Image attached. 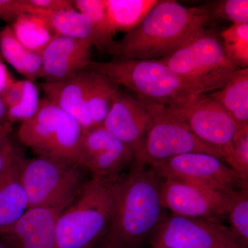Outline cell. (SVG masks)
<instances>
[{
	"instance_id": "14",
	"label": "cell",
	"mask_w": 248,
	"mask_h": 248,
	"mask_svg": "<svg viewBox=\"0 0 248 248\" xmlns=\"http://www.w3.org/2000/svg\"><path fill=\"white\" fill-rule=\"evenodd\" d=\"M151 122L152 116L143 103L120 91L102 125L130 148L135 161L143 163L145 143Z\"/></svg>"
},
{
	"instance_id": "20",
	"label": "cell",
	"mask_w": 248,
	"mask_h": 248,
	"mask_svg": "<svg viewBox=\"0 0 248 248\" xmlns=\"http://www.w3.org/2000/svg\"><path fill=\"white\" fill-rule=\"evenodd\" d=\"M20 169L21 166L0 183V236L7 232L29 209Z\"/></svg>"
},
{
	"instance_id": "8",
	"label": "cell",
	"mask_w": 248,
	"mask_h": 248,
	"mask_svg": "<svg viewBox=\"0 0 248 248\" xmlns=\"http://www.w3.org/2000/svg\"><path fill=\"white\" fill-rule=\"evenodd\" d=\"M141 102L152 116L143 151V164L152 166L178 155L194 153L214 155L223 160L219 151L197 138L166 107Z\"/></svg>"
},
{
	"instance_id": "7",
	"label": "cell",
	"mask_w": 248,
	"mask_h": 248,
	"mask_svg": "<svg viewBox=\"0 0 248 248\" xmlns=\"http://www.w3.org/2000/svg\"><path fill=\"white\" fill-rule=\"evenodd\" d=\"M84 169L79 165L53 158L23 160L20 180L29 208H66L86 182Z\"/></svg>"
},
{
	"instance_id": "6",
	"label": "cell",
	"mask_w": 248,
	"mask_h": 248,
	"mask_svg": "<svg viewBox=\"0 0 248 248\" xmlns=\"http://www.w3.org/2000/svg\"><path fill=\"white\" fill-rule=\"evenodd\" d=\"M83 133L84 129L73 117L44 98L35 115L21 123L17 135L37 156L81 166L79 147Z\"/></svg>"
},
{
	"instance_id": "21",
	"label": "cell",
	"mask_w": 248,
	"mask_h": 248,
	"mask_svg": "<svg viewBox=\"0 0 248 248\" xmlns=\"http://www.w3.org/2000/svg\"><path fill=\"white\" fill-rule=\"evenodd\" d=\"M159 0H105L107 14L114 34L135 29Z\"/></svg>"
},
{
	"instance_id": "22",
	"label": "cell",
	"mask_w": 248,
	"mask_h": 248,
	"mask_svg": "<svg viewBox=\"0 0 248 248\" xmlns=\"http://www.w3.org/2000/svg\"><path fill=\"white\" fill-rule=\"evenodd\" d=\"M92 72L86 106L93 126L96 127L104 123L120 91V85L104 75Z\"/></svg>"
},
{
	"instance_id": "27",
	"label": "cell",
	"mask_w": 248,
	"mask_h": 248,
	"mask_svg": "<svg viewBox=\"0 0 248 248\" xmlns=\"http://www.w3.org/2000/svg\"><path fill=\"white\" fill-rule=\"evenodd\" d=\"M227 58L241 69L248 66V24H232L219 33Z\"/></svg>"
},
{
	"instance_id": "2",
	"label": "cell",
	"mask_w": 248,
	"mask_h": 248,
	"mask_svg": "<svg viewBox=\"0 0 248 248\" xmlns=\"http://www.w3.org/2000/svg\"><path fill=\"white\" fill-rule=\"evenodd\" d=\"M210 20L205 4L189 7L174 0H159L138 27L115 41L112 55L158 61L192 42Z\"/></svg>"
},
{
	"instance_id": "9",
	"label": "cell",
	"mask_w": 248,
	"mask_h": 248,
	"mask_svg": "<svg viewBox=\"0 0 248 248\" xmlns=\"http://www.w3.org/2000/svg\"><path fill=\"white\" fill-rule=\"evenodd\" d=\"M159 179H178L226 192L248 188V180L223 159L205 153L178 155L149 166Z\"/></svg>"
},
{
	"instance_id": "36",
	"label": "cell",
	"mask_w": 248,
	"mask_h": 248,
	"mask_svg": "<svg viewBox=\"0 0 248 248\" xmlns=\"http://www.w3.org/2000/svg\"><path fill=\"white\" fill-rule=\"evenodd\" d=\"M7 122V109L0 96V124Z\"/></svg>"
},
{
	"instance_id": "17",
	"label": "cell",
	"mask_w": 248,
	"mask_h": 248,
	"mask_svg": "<svg viewBox=\"0 0 248 248\" xmlns=\"http://www.w3.org/2000/svg\"><path fill=\"white\" fill-rule=\"evenodd\" d=\"M92 73L86 69L68 79L42 84L46 98L73 117L84 130L94 128L86 106Z\"/></svg>"
},
{
	"instance_id": "16",
	"label": "cell",
	"mask_w": 248,
	"mask_h": 248,
	"mask_svg": "<svg viewBox=\"0 0 248 248\" xmlns=\"http://www.w3.org/2000/svg\"><path fill=\"white\" fill-rule=\"evenodd\" d=\"M63 208H29L7 232L6 248H57L56 227Z\"/></svg>"
},
{
	"instance_id": "37",
	"label": "cell",
	"mask_w": 248,
	"mask_h": 248,
	"mask_svg": "<svg viewBox=\"0 0 248 248\" xmlns=\"http://www.w3.org/2000/svg\"><path fill=\"white\" fill-rule=\"evenodd\" d=\"M0 248H6L4 247V245L1 244V242H0Z\"/></svg>"
},
{
	"instance_id": "32",
	"label": "cell",
	"mask_w": 248,
	"mask_h": 248,
	"mask_svg": "<svg viewBox=\"0 0 248 248\" xmlns=\"http://www.w3.org/2000/svg\"><path fill=\"white\" fill-rule=\"evenodd\" d=\"M24 159L22 153L13 143L0 151V183L20 167Z\"/></svg>"
},
{
	"instance_id": "29",
	"label": "cell",
	"mask_w": 248,
	"mask_h": 248,
	"mask_svg": "<svg viewBox=\"0 0 248 248\" xmlns=\"http://www.w3.org/2000/svg\"><path fill=\"white\" fill-rule=\"evenodd\" d=\"M205 6L211 19H226L233 24H248V0H220Z\"/></svg>"
},
{
	"instance_id": "15",
	"label": "cell",
	"mask_w": 248,
	"mask_h": 248,
	"mask_svg": "<svg viewBox=\"0 0 248 248\" xmlns=\"http://www.w3.org/2000/svg\"><path fill=\"white\" fill-rule=\"evenodd\" d=\"M93 45L87 40L55 35L42 53L46 82H56L76 76L88 68Z\"/></svg>"
},
{
	"instance_id": "24",
	"label": "cell",
	"mask_w": 248,
	"mask_h": 248,
	"mask_svg": "<svg viewBox=\"0 0 248 248\" xmlns=\"http://www.w3.org/2000/svg\"><path fill=\"white\" fill-rule=\"evenodd\" d=\"M75 9L85 15L94 30L93 46L112 55L115 41L108 16L105 0H73Z\"/></svg>"
},
{
	"instance_id": "3",
	"label": "cell",
	"mask_w": 248,
	"mask_h": 248,
	"mask_svg": "<svg viewBox=\"0 0 248 248\" xmlns=\"http://www.w3.org/2000/svg\"><path fill=\"white\" fill-rule=\"evenodd\" d=\"M86 69L104 75L125 86L140 100L169 109L185 107L202 94L159 60L92 61Z\"/></svg>"
},
{
	"instance_id": "33",
	"label": "cell",
	"mask_w": 248,
	"mask_h": 248,
	"mask_svg": "<svg viewBox=\"0 0 248 248\" xmlns=\"http://www.w3.org/2000/svg\"><path fill=\"white\" fill-rule=\"evenodd\" d=\"M29 2L46 13L75 9L73 0H29Z\"/></svg>"
},
{
	"instance_id": "26",
	"label": "cell",
	"mask_w": 248,
	"mask_h": 248,
	"mask_svg": "<svg viewBox=\"0 0 248 248\" xmlns=\"http://www.w3.org/2000/svg\"><path fill=\"white\" fill-rule=\"evenodd\" d=\"M227 217L230 231L240 248L248 246V190L239 189L228 192Z\"/></svg>"
},
{
	"instance_id": "4",
	"label": "cell",
	"mask_w": 248,
	"mask_h": 248,
	"mask_svg": "<svg viewBox=\"0 0 248 248\" xmlns=\"http://www.w3.org/2000/svg\"><path fill=\"white\" fill-rule=\"evenodd\" d=\"M112 184L92 177L59 216L57 248H94L107 231L112 210Z\"/></svg>"
},
{
	"instance_id": "30",
	"label": "cell",
	"mask_w": 248,
	"mask_h": 248,
	"mask_svg": "<svg viewBox=\"0 0 248 248\" xmlns=\"http://www.w3.org/2000/svg\"><path fill=\"white\" fill-rule=\"evenodd\" d=\"M226 163L246 180L248 177V130L237 133Z\"/></svg>"
},
{
	"instance_id": "12",
	"label": "cell",
	"mask_w": 248,
	"mask_h": 248,
	"mask_svg": "<svg viewBox=\"0 0 248 248\" xmlns=\"http://www.w3.org/2000/svg\"><path fill=\"white\" fill-rule=\"evenodd\" d=\"M162 180L159 183L161 204L173 215L203 218L217 223H221L227 217L230 191L220 192L178 179Z\"/></svg>"
},
{
	"instance_id": "19",
	"label": "cell",
	"mask_w": 248,
	"mask_h": 248,
	"mask_svg": "<svg viewBox=\"0 0 248 248\" xmlns=\"http://www.w3.org/2000/svg\"><path fill=\"white\" fill-rule=\"evenodd\" d=\"M0 56L27 80L34 82L43 76L42 55L24 47L11 26L0 32Z\"/></svg>"
},
{
	"instance_id": "23",
	"label": "cell",
	"mask_w": 248,
	"mask_h": 248,
	"mask_svg": "<svg viewBox=\"0 0 248 248\" xmlns=\"http://www.w3.org/2000/svg\"><path fill=\"white\" fill-rule=\"evenodd\" d=\"M45 14H23L10 25L24 47L41 55L55 35Z\"/></svg>"
},
{
	"instance_id": "25",
	"label": "cell",
	"mask_w": 248,
	"mask_h": 248,
	"mask_svg": "<svg viewBox=\"0 0 248 248\" xmlns=\"http://www.w3.org/2000/svg\"><path fill=\"white\" fill-rule=\"evenodd\" d=\"M44 16L55 35L87 40L93 45L94 30L92 23L76 9L46 13Z\"/></svg>"
},
{
	"instance_id": "1",
	"label": "cell",
	"mask_w": 248,
	"mask_h": 248,
	"mask_svg": "<svg viewBox=\"0 0 248 248\" xmlns=\"http://www.w3.org/2000/svg\"><path fill=\"white\" fill-rule=\"evenodd\" d=\"M159 179L151 167L134 161L112 183V205L107 231L94 248H141L163 219Z\"/></svg>"
},
{
	"instance_id": "38",
	"label": "cell",
	"mask_w": 248,
	"mask_h": 248,
	"mask_svg": "<svg viewBox=\"0 0 248 248\" xmlns=\"http://www.w3.org/2000/svg\"><path fill=\"white\" fill-rule=\"evenodd\" d=\"M153 248H166V247H155Z\"/></svg>"
},
{
	"instance_id": "11",
	"label": "cell",
	"mask_w": 248,
	"mask_h": 248,
	"mask_svg": "<svg viewBox=\"0 0 248 248\" xmlns=\"http://www.w3.org/2000/svg\"><path fill=\"white\" fill-rule=\"evenodd\" d=\"M166 109L202 141L219 151L226 162L232 151L237 130L216 99L210 94H201L182 108Z\"/></svg>"
},
{
	"instance_id": "5",
	"label": "cell",
	"mask_w": 248,
	"mask_h": 248,
	"mask_svg": "<svg viewBox=\"0 0 248 248\" xmlns=\"http://www.w3.org/2000/svg\"><path fill=\"white\" fill-rule=\"evenodd\" d=\"M159 61L202 94L223 89L241 69L227 58L219 35L209 29Z\"/></svg>"
},
{
	"instance_id": "34",
	"label": "cell",
	"mask_w": 248,
	"mask_h": 248,
	"mask_svg": "<svg viewBox=\"0 0 248 248\" xmlns=\"http://www.w3.org/2000/svg\"><path fill=\"white\" fill-rule=\"evenodd\" d=\"M15 81L0 56V94Z\"/></svg>"
},
{
	"instance_id": "10",
	"label": "cell",
	"mask_w": 248,
	"mask_h": 248,
	"mask_svg": "<svg viewBox=\"0 0 248 248\" xmlns=\"http://www.w3.org/2000/svg\"><path fill=\"white\" fill-rule=\"evenodd\" d=\"M152 234L153 248H240L222 223L173 214L164 217Z\"/></svg>"
},
{
	"instance_id": "13",
	"label": "cell",
	"mask_w": 248,
	"mask_h": 248,
	"mask_svg": "<svg viewBox=\"0 0 248 248\" xmlns=\"http://www.w3.org/2000/svg\"><path fill=\"white\" fill-rule=\"evenodd\" d=\"M80 165L92 177L112 184L135 161L128 146L103 125L84 130L79 147Z\"/></svg>"
},
{
	"instance_id": "28",
	"label": "cell",
	"mask_w": 248,
	"mask_h": 248,
	"mask_svg": "<svg viewBox=\"0 0 248 248\" xmlns=\"http://www.w3.org/2000/svg\"><path fill=\"white\" fill-rule=\"evenodd\" d=\"M40 101L38 89L34 82L24 80L20 95L16 104L7 110V122L13 124L29 120L38 110Z\"/></svg>"
},
{
	"instance_id": "35",
	"label": "cell",
	"mask_w": 248,
	"mask_h": 248,
	"mask_svg": "<svg viewBox=\"0 0 248 248\" xmlns=\"http://www.w3.org/2000/svg\"><path fill=\"white\" fill-rule=\"evenodd\" d=\"M12 125L9 122L0 124V151H2L12 143L9 139L10 134L13 131Z\"/></svg>"
},
{
	"instance_id": "18",
	"label": "cell",
	"mask_w": 248,
	"mask_h": 248,
	"mask_svg": "<svg viewBox=\"0 0 248 248\" xmlns=\"http://www.w3.org/2000/svg\"><path fill=\"white\" fill-rule=\"evenodd\" d=\"M210 95L231 117L237 133L248 130V68L240 69L223 89Z\"/></svg>"
},
{
	"instance_id": "31",
	"label": "cell",
	"mask_w": 248,
	"mask_h": 248,
	"mask_svg": "<svg viewBox=\"0 0 248 248\" xmlns=\"http://www.w3.org/2000/svg\"><path fill=\"white\" fill-rule=\"evenodd\" d=\"M45 11L37 9L29 2V0H0V19L14 24L23 14H45Z\"/></svg>"
}]
</instances>
